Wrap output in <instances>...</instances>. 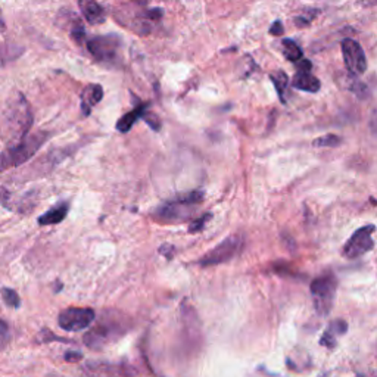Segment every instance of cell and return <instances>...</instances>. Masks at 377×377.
<instances>
[{
    "label": "cell",
    "instance_id": "cell-1",
    "mask_svg": "<svg viewBox=\"0 0 377 377\" xmlns=\"http://www.w3.org/2000/svg\"><path fill=\"white\" fill-rule=\"evenodd\" d=\"M128 326L125 324V319H118V315L111 317V314H104L90 332H87L84 336V343L90 350H102L105 345L111 343L127 332Z\"/></svg>",
    "mask_w": 377,
    "mask_h": 377
},
{
    "label": "cell",
    "instance_id": "cell-22",
    "mask_svg": "<svg viewBox=\"0 0 377 377\" xmlns=\"http://www.w3.org/2000/svg\"><path fill=\"white\" fill-rule=\"evenodd\" d=\"M211 217L212 215L210 212H206V214L201 215L199 218H196V220H193L191 224H188V233H197V232L204 230L205 224L211 220Z\"/></svg>",
    "mask_w": 377,
    "mask_h": 377
},
{
    "label": "cell",
    "instance_id": "cell-5",
    "mask_svg": "<svg viewBox=\"0 0 377 377\" xmlns=\"http://www.w3.org/2000/svg\"><path fill=\"white\" fill-rule=\"evenodd\" d=\"M242 245H243L242 237L239 234H232L227 237V239H224L221 243H218L214 250L206 252L199 260V264L202 267H212V265L229 263L241 252Z\"/></svg>",
    "mask_w": 377,
    "mask_h": 377
},
{
    "label": "cell",
    "instance_id": "cell-30",
    "mask_svg": "<svg viewBox=\"0 0 377 377\" xmlns=\"http://www.w3.org/2000/svg\"><path fill=\"white\" fill-rule=\"evenodd\" d=\"M372 124L377 125V106L374 108V112H373V117H372Z\"/></svg>",
    "mask_w": 377,
    "mask_h": 377
},
{
    "label": "cell",
    "instance_id": "cell-10",
    "mask_svg": "<svg viewBox=\"0 0 377 377\" xmlns=\"http://www.w3.org/2000/svg\"><path fill=\"white\" fill-rule=\"evenodd\" d=\"M195 205H191L184 202L180 196H177L175 199L165 202L158 208L155 212L156 220H161L164 223H174V221H183L184 218L191 215L193 211Z\"/></svg>",
    "mask_w": 377,
    "mask_h": 377
},
{
    "label": "cell",
    "instance_id": "cell-16",
    "mask_svg": "<svg viewBox=\"0 0 377 377\" xmlns=\"http://www.w3.org/2000/svg\"><path fill=\"white\" fill-rule=\"evenodd\" d=\"M102 97H104V88L101 84L88 86L87 90L82 95V109H83L84 115L90 114L92 106L101 102Z\"/></svg>",
    "mask_w": 377,
    "mask_h": 377
},
{
    "label": "cell",
    "instance_id": "cell-23",
    "mask_svg": "<svg viewBox=\"0 0 377 377\" xmlns=\"http://www.w3.org/2000/svg\"><path fill=\"white\" fill-rule=\"evenodd\" d=\"M142 120H143V121H145L149 127H151L152 130H155V132L161 130V120H160V117H158L156 114L146 111V112H145V115H143V118H142Z\"/></svg>",
    "mask_w": 377,
    "mask_h": 377
},
{
    "label": "cell",
    "instance_id": "cell-4",
    "mask_svg": "<svg viewBox=\"0 0 377 377\" xmlns=\"http://www.w3.org/2000/svg\"><path fill=\"white\" fill-rule=\"evenodd\" d=\"M6 124L11 128V134L18 137L21 142L27 137V133L33 124V115L29 112V106L23 95H19L18 101L11 102V109H8L6 114Z\"/></svg>",
    "mask_w": 377,
    "mask_h": 377
},
{
    "label": "cell",
    "instance_id": "cell-24",
    "mask_svg": "<svg viewBox=\"0 0 377 377\" xmlns=\"http://www.w3.org/2000/svg\"><path fill=\"white\" fill-rule=\"evenodd\" d=\"M317 14H319V11H308V12H306L305 15H302V16H296V18L293 19V24H295L296 27H300V28L308 27V25L311 24L313 19L315 18Z\"/></svg>",
    "mask_w": 377,
    "mask_h": 377
},
{
    "label": "cell",
    "instance_id": "cell-28",
    "mask_svg": "<svg viewBox=\"0 0 377 377\" xmlns=\"http://www.w3.org/2000/svg\"><path fill=\"white\" fill-rule=\"evenodd\" d=\"M64 358L68 363H75V361H80L83 358V354H80V352H66L64 355Z\"/></svg>",
    "mask_w": 377,
    "mask_h": 377
},
{
    "label": "cell",
    "instance_id": "cell-27",
    "mask_svg": "<svg viewBox=\"0 0 377 377\" xmlns=\"http://www.w3.org/2000/svg\"><path fill=\"white\" fill-rule=\"evenodd\" d=\"M296 68L297 71H306V73H311L313 69V64L308 61V59H302V61H300L296 64Z\"/></svg>",
    "mask_w": 377,
    "mask_h": 377
},
{
    "label": "cell",
    "instance_id": "cell-29",
    "mask_svg": "<svg viewBox=\"0 0 377 377\" xmlns=\"http://www.w3.org/2000/svg\"><path fill=\"white\" fill-rule=\"evenodd\" d=\"M0 326H2V345H3V348H5V345L8 343V336H9V329H8V324L2 320L0 321Z\"/></svg>",
    "mask_w": 377,
    "mask_h": 377
},
{
    "label": "cell",
    "instance_id": "cell-26",
    "mask_svg": "<svg viewBox=\"0 0 377 377\" xmlns=\"http://www.w3.org/2000/svg\"><path fill=\"white\" fill-rule=\"evenodd\" d=\"M283 32H284V27H283L282 21H274V23L271 24V27H270V34L279 37V36L283 34Z\"/></svg>",
    "mask_w": 377,
    "mask_h": 377
},
{
    "label": "cell",
    "instance_id": "cell-9",
    "mask_svg": "<svg viewBox=\"0 0 377 377\" xmlns=\"http://www.w3.org/2000/svg\"><path fill=\"white\" fill-rule=\"evenodd\" d=\"M341 49L346 69L354 75H363L367 71V58L361 45L354 38H343Z\"/></svg>",
    "mask_w": 377,
    "mask_h": 377
},
{
    "label": "cell",
    "instance_id": "cell-7",
    "mask_svg": "<svg viewBox=\"0 0 377 377\" xmlns=\"http://www.w3.org/2000/svg\"><path fill=\"white\" fill-rule=\"evenodd\" d=\"M120 47H121V38L114 34L96 36L87 42L88 52L92 53V56L96 59V61L104 64L115 62Z\"/></svg>",
    "mask_w": 377,
    "mask_h": 377
},
{
    "label": "cell",
    "instance_id": "cell-15",
    "mask_svg": "<svg viewBox=\"0 0 377 377\" xmlns=\"http://www.w3.org/2000/svg\"><path fill=\"white\" fill-rule=\"evenodd\" d=\"M147 104H141L138 106H136L134 109H132L130 112H127L125 115H123L120 120L117 121V130L121 133H128L133 128V125L137 123V120H141L143 118L145 112L147 111Z\"/></svg>",
    "mask_w": 377,
    "mask_h": 377
},
{
    "label": "cell",
    "instance_id": "cell-14",
    "mask_svg": "<svg viewBox=\"0 0 377 377\" xmlns=\"http://www.w3.org/2000/svg\"><path fill=\"white\" fill-rule=\"evenodd\" d=\"M69 211V204L68 202H59L53 208H51L47 212L38 217V224L40 226H55L62 223L65 217Z\"/></svg>",
    "mask_w": 377,
    "mask_h": 377
},
{
    "label": "cell",
    "instance_id": "cell-20",
    "mask_svg": "<svg viewBox=\"0 0 377 377\" xmlns=\"http://www.w3.org/2000/svg\"><path fill=\"white\" fill-rule=\"evenodd\" d=\"M342 143V138L336 134H326L323 137L315 138L313 146L315 147H336Z\"/></svg>",
    "mask_w": 377,
    "mask_h": 377
},
{
    "label": "cell",
    "instance_id": "cell-6",
    "mask_svg": "<svg viewBox=\"0 0 377 377\" xmlns=\"http://www.w3.org/2000/svg\"><path fill=\"white\" fill-rule=\"evenodd\" d=\"M374 232H376V226L373 224L363 226L358 230H355L354 234L343 245L342 255L345 258H348V260H356V258L370 252L374 247V241H373Z\"/></svg>",
    "mask_w": 377,
    "mask_h": 377
},
{
    "label": "cell",
    "instance_id": "cell-3",
    "mask_svg": "<svg viewBox=\"0 0 377 377\" xmlns=\"http://www.w3.org/2000/svg\"><path fill=\"white\" fill-rule=\"evenodd\" d=\"M47 138L46 133H37L27 136L24 141L18 142L16 145L8 147L2 155V168L8 170L9 167H18L28 160H32L33 155L38 151L45 141Z\"/></svg>",
    "mask_w": 377,
    "mask_h": 377
},
{
    "label": "cell",
    "instance_id": "cell-13",
    "mask_svg": "<svg viewBox=\"0 0 377 377\" xmlns=\"http://www.w3.org/2000/svg\"><path fill=\"white\" fill-rule=\"evenodd\" d=\"M292 86L297 90L306 93H317L321 88V83L317 77L306 71H297L292 80Z\"/></svg>",
    "mask_w": 377,
    "mask_h": 377
},
{
    "label": "cell",
    "instance_id": "cell-17",
    "mask_svg": "<svg viewBox=\"0 0 377 377\" xmlns=\"http://www.w3.org/2000/svg\"><path fill=\"white\" fill-rule=\"evenodd\" d=\"M345 87L348 88L350 92H352L356 97L360 99V101H365V99L370 97V88L365 83H363L361 80L356 78V75L351 74L345 78Z\"/></svg>",
    "mask_w": 377,
    "mask_h": 377
},
{
    "label": "cell",
    "instance_id": "cell-8",
    "mask_svg": "<svg viewBox=\"0 0 377 377\" xmlns=\"http://www.w3.org/2000/svg\"><path fill=\"white\" fill-rule=\"evenodd\" d=\"M96 320V314L92 308H77L69 306L58 315V324L66 332H80L90 327Z\"/></svg>",
    "mask_w": 377,
    "mask_h": 377
},
{
    "label": "cell",
    "instance_id": "cell-31",
    "mask_svg": "<svg viewBox=\"0 0 377 377\" xmlns=\"http://www.w3.org/2000/svg\"><path fill=\"white\" fill-rule=\"evenodd\" d=\"M364 3H365V5H369V6L377 5V0H364Z\"/></svg>",
    "mask_w": 377,
    "mask_h": 377
},
{
    "label": "cell",
    "instance_id": "cell-21",
    "mask_svg": "<svg viewBox=\"0 0 377 377\" xmlns=\"http://www.w3.org/2000/svg\"><path fill=\"white\" fill-rule=\"evenodd\" d=\"M2 297H3V302L9 306V308H19V305H21V300H19V295L9 289V287H3L2 289Z\"/></svg>",
    "mask_w": 377,
    "mask_h": 377
},
{
    "label": "cell",
    "instance_id": "cell-18",
    "mask_svg": "<svg viewBox=\"0 0 377 377\" xmlns=\"http://www.w3.org/2000/svg\"><path fill=\"white\" fill-rule=\"evenodd\" d=\"M282 49H283L284 58L287 59V61L293 62L295 65L304 59L302 49L300 47V45H297L296 42L291 40V38H284V40H282Z\"/></svg>",
    "mask_w": 377,
    "mask_h": 377
},
{
    "label": "cell",
    "instance_id": "cell-19",
    "mask_svg": "<svg viewBox=\"0 0 377 377\" xmlns=\"http://www.w3.org/2000/svg\"><path fill=\"white\" fill-rule=\"evenodd\" d=\"M270 80L276 87V92L279 95L282 104H286V90L287 84H289V78H287L284 71H274L270 74Z\"/></svg>",
    "mask_w": 377,
    "mask_h": 377
},
{
    "label": "cell",
    "instance_id": "cell-12",
    "mask_svg": "<svg viewBox=\"0 0 377 377\" xmlns=\"http://www.w3.org/2000/svg\"><path fill=\"white\" fill-rule=\"evenodd\" d=\"M78 6H80L83 16L88 24L99 25L105 23V11L96 0H78Z\"/></svg>",
    "mask_w": 377,
    "mask_h": 377
},
{
    "label": "cell",
    "instance_id": "cell-2",
    "mask_svg": "<svg viewBox=\"0 0 377 377\" xmlns=\"http://www.w3.org/2000/svg\"><path fill=\"white\" fill-rule=\"evenodd\" d=\"M311 297L314 302L315 313L320 317H327L333 310L336 291H337V279L330 271L323 273L315 277L310 286Z\"/></svg>",
    "mask_w": 377,
    "mask_h": 377
},
{
    "label": "cell",
    "instance_id": "cell-11",
    "mask_svg": "<svg viewBox=\"0 0 377 377\" xmlns=\"http://www.w3.org/2000/svg\"><path fill=\"white\" fill-rule=\"evenodd\" d=\"M348 330V323L342 319H336L329 323V326L326 327L324 333L320 337V345L324 346L327 350H333L337 345V339L341 336H343Z\"/></svg>",
    "mask_w": 377,
    "mask_h": 377
},
{
    "label": "cell",
    "instance_id": "cell-25",
    "mask_svg": "<svg viewBox=\"0 0 377 377\" xmlns=\"http://www.w3.org/2000/svg\"><path fill=\"white\" fill-rule=\"evenodd\" d=\"M174 252H175V247H174L173 245L165 243V245H162V246L160 247V254L164 255V256H167L168 260H171L173 255H174Z\"/></svg>",
    "mask_w": 377,
    "mask_h": 377
}]
</instances>
